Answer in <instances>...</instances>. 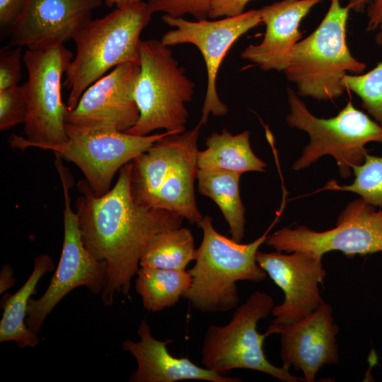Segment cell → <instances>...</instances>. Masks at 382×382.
Returning a JSON list of instances; mask_svg holds the SVG:
<instances>
[{"label": "cell", "mask_w": 382, "mask_h": 382, "mask_svg": "<svg viewBox=\"0 0 382 382\" xmlns=\"http://www.w3.org/2000/svg\"><path fill=\"white\" fill-rule=\"evenodd\" d=\"M201 126L198 123L187 132L168 134L131 161V193L136 203L149 207L187 145L199 135Z\"/></svg>", "instance_id": "d6986e66"}, {"label": "cell", "mask_w": 382, "mask_h": 382, "mask_svg": "<svg viewBox=\"0 0 382 382\" xmlns=\"http://www.w3.org/2000/svg\"><path fill=\"white\" fill-rule=\"evenodd\" d=\"M131 162L120 170L115 185L104 195H94L86 180L77 187L76 201L82 240L91 254L106 262L108 273L101 294L103 304L112 306L119 294L128 296L132 278L151 238L181 227L183 218L168 210L136 203L130 187Z\"/></svg>", "instance_id": "6da1fadb"}, {"label": "cell", "mask_w": 382, "mask_h": 382, "mask_svg": "<svg viewBox=\"0 0 382 382\" xmlns=\"http://www.w3.org/2000/svg\"><path fill=\"white\" fill-rule=\"evenodd\" d=\"M135 279V289L141 297L144 308L158 312L175 306L190 287L192 277L189 271L140 267Z\"/></svg>", "instance_id": "cb8c5ba5"}, {"label": "cell", "mask_w": 382, "mask_h": 382, "mask_svg": "<svg viewBox=\"0 0 382 382\" xmlns=\"http://www.w3.org/2000/svg\"><path fill=\"white\" fill-rule=\"evenodd\" d=\"M251 1L253 0H213L208 18L216 19L241 14Z\"/></svg>", "instance_id": "4dcf8cb0"}, {"label": "cell", "mask_w": 382, "mask_h": 382, "mask_svg": "<svg viewBox=\"0 0 382 382\" xmlns=\"http://www.w3.org/2000/svg\"><path fill=\"white\" fill-rule=\"evenodd\" d=\"M323 1L283 0L259 8L266 27L263 40L245 47L241 57L263 71H283L292 48L302 37V19Z\"/></svg>", "instance_id": "ac0fdd59"}, {"label": "cell", "mask_w": 382, "mask_h": 382, "mask_svg": "<svg viewBox=\"0 0 382 382\" xmlns=\"http://www.w3.org/2000/svg\"><path fill=\"white\" fill-rule=\"evenodd\" d=\"M339 327L334 322L332 308L324 303L298 321L272 323L265 334L280 335V358L282 366L301 370L304 381L313 382L324 365L339 361L336 336Z\"/></svg>", "instance_id": "5bb4252c"}, {"label": "cell", "mask_w": 382, "mask_h": 382, "mask_svg": "<svg viewBox=\"0 0 382 382\" xmlns=\"http://www.w3.org/2000/svg\"><path fill=\"white\" fill-rule=\"evenodd\" d=\"M322 257L305 251H257L256 262L284 294L283 302L271 311L272 323L298 321L325 303L319 289L326 275Z\"/></svg>", "instance_id": "4fadbf2b"}, {"label": "cell", "mask_w": 382, "mask_h": 382, "mask_svg": "<svg viewBox=\"0 0 382 382\" xmlns=\"http://www.w3.org/2000/svg\"><path fill=\"white\" fill-rule=\"evenodd\" d=\"M14 284L13 272L8 265H4L0 273V294L11 289Z\"/></svg>", "instance_id": "836d02e7"}, {"label": "cell", "mask_w": 382, "mask_h": 382, "mask_svg": "<svg viewBox=\"0 0 382 382\" xmlns=\"http://www.w3.org/2000/svg\"><path fill=\"white\" fill-rule=\"evenodd\" d=\"M174 131L139 136L110 127L66 123L67 140L50 150L77 166L94 195L100 197L111 189L118 170Z\"/></svg>", "instance_id": "30bf717a"}, {"label": "cell", "mask_w": 382, "mask_h": 382, "mask_svg": "<svg viewBox=\"0 0 382 382\" xmlns=\"http://www.w3.org/2000/svg\"><path fill=\"white\" fill-rule=\"evenodd\" d=\"M206 146V149L197 153L199 169L241 174L265 170L266 163L251 149L248 131L233 134L224 128L221 133H212L207 139Z\"/></svg>", "instance_id": "7402d4cb"}, {"label": "cell", "mask_w": 382, "mask_h": 382, "mask_svg": "<svg viewBox=\"0 0 382 382\" xmlns=\"http://www.w3.org/2000/svg\"><path fill=\"white\" fill-rule=\"evenodd\" d=\"M101 0H25L9 28L10 47L45 48L74 40Z\"/></svg>", "instance_id": "2e32d148"}, {"label": "cell", "mask_w": 382, "mask_h": 382, "mask_svg": "<svg viewBox=\"0 0 382 382\" xmlns=\"http://www.w3.org/2000/svg\"><path fill=\"white\" fill-rule=\"evenodd\" d=\"M59 173L64 199V239L59 262L44 294L30 299L27 308V327L38 334L47 316L71 291L86 287L93 294H101L106 282V262L95 258L86 248L79 228V216L71 207L72 175L60 157L54 162Z\"/></svg>", "instance_id": "9c48e42d"}, {"label": "cell", "mask_w": 382, "mask_h": 382, "mask_svg": "<svg viewBox=\"0 0 382 382\" xmlns=\"http://www.w3.org/2000/svg\"><path fill=\"white\" fill-rule=\"evenodd\" d=\"M376 42L382 46V31L376 34ZM361 100V106L382 126V61L361 75L346 74L341 81Z\"/></svg>", "instance_id": "4316f807"}, {"label": "cell", "mask_w": 382, "mask_h": 382, "mask_svg": "<svg viewBox=\"0 0 382 382\" xmlns=\"http://www.w3.org/2000/svg\"><path fill=\"white\" fill-rule=\"evenodd\" d=\"M354 179L349 185H340L335 180L328 181L318 192L333 190L354 192L367 203L382 207V156L366 154L364 161L352 169Z\"/></svg>", "instance_id": "484cf974"}, {"label": "cell", "mask_w": 382, "mask_h": 382, "mask_svg": "<svg viewBox=\"0 0 382 382\" xmlns=\"http://www.w3.org/2000/svg\"><path fill=\"white\" fill-rule=\"evenodd\" d=\"M139 59L134 89L139 117L126 132L145 136L159 129L185 132L188 117L185 105L192 99L195 83L161 40H141Z\"/></svg>", "instance_id": "5b68a950"}, {"label": "cell", "mask_w": 382, "mask_h": 382, "mask_svg": "<svg viewBox=\"0 0 382 382\" xmlns=\"http://www.w3.org/2000/svg\"><path fill=\"white\" fill-rule=\"evenodd\" d=\"M198 138L195 137L187 145L149 204L150 207L168 210L197 225L203 218L194 189L199 169Z\"/></svg>", "instance_id": "ffe728a7"}, {"label": "cell", "mask_w": 382, "mask_h": 382, "mask_svg": "<svg viewBox=\"0 0 382 382\" xmlns=\"http://www.w3.org/2000/svg\"><path fill=\"white\" fill-rule=\"evenodd\" d=\"M284 205L282 204L273 222L258 238L249 243L236 242L219 233L210 216H204L197 225L203 232L196 249L195 264L189 270L192 277L190 287L183 294L191 306L202 313L228 312L238 306L236 282H261L267 274L257 264L256 253L277 223Z\"/></svg>", "instance_id": "7a4b0ae2"}, {"label": "cell", "mask_w": 382, "mask_h": 382, "mask_svg": "<svg viewBox=\"0 0 382 382\" xmlns=\"http://www.w3.org/2000/svg\"><path fill=\"white\" fill-rule=\"evenodd\" d=\"M25 0H0V25L1 28L11 27L18 16Z\"/></svg>", "instance_id": "1f68e13d"}, {"label": "cell", "mask_w": 382, "mask_h": 382, "mask_svg": "<svg viewBox=\"0 0 382 382\" xmlns=\"http://www.w3.org/2000/svg\"><path fill=\"white\" fill-rule=\"evenodd\" d=\"M138 342L126 339L121 349L136 359L137 368L130 376V382H175L183 380H202L211 382H241L238 377L228 376L196 365L187 357L178 358L170 354L169 339L161 341L154 337L146 318L137 329Z\"/></svg>", "instance_id": "e0dca14e"}, {"label": "cell", "mask_w": 382, "mask_h": 382, "mask_svg": "<svg viewBox=\"0 0 382 382\" xmlns=\"http://www.w3.org/2000/svg\"><path fill=\"white\" fill-rule=\"evenodd\" d=\"M213 0H147L146 4L154 14L162 12L174 18L191 15L197 21L209 16Z\"/></svg>", "instance_id": "f1b7e54d"}, {"label": "cell", "mask_w": 382, "mask_h": 382, "mask_svg": "<svg viewBox=\"0 0 382 382\" xmlns=\"http://www.w3.org/2000/svg\"><path fill=\"white\" fill-rule=\"evenodd\" d=\"M371 0H349L347 6L356 12H363L367 8Z\"/></svg>", "instance_id": "e575fe53"}, {"label": "cell", "mask_w": 382, "mask_h": 382, "mask_svg": "<svg viewBox=\"0 0 382 382\" xmlns=\"http://www.w3.org/2000/svg\"><path fill=\"white\" fill-rule=\"evenodd\" d=\"M141 0H104L105 4L108 7H112L114 6L116 8L122 7L127 5L135 4L141 1Z\"/></svg>", "instance_id": "d590c367"}, {"label": "cell", "mask_w": 382, "mask_h": 382, "mask_svg": "<svg viewBox=\"0 0 382 382\" xmlns=\"http://www.w3.org/2000/svg\"><path fill=\"white\" fill-rule=\"evenodd\" d=\"M379 29L381 31H382V24L381 25V26L379 27Z\"/></svg>", "instance_id": "8d00e7d4"}, {"label": "cell", "mask_w": 382, "mask_h": 382, "mask_svg": "<svg viewBox=\"0 0 382 382\" xmlns=\"http://www.w3.org/2000/svg\"><path fill=\"white\" fill-rule=\"evenodd\" d=\"M376 208L359 197L348 203L332 229L284 227L268 235L265 243L278 252L305 251L320 257L332 250L349 257L381 252L382 207Z\"/></svg>", "instance_id": "8fae6325"}, {"label": "cell", "mask_w": 382, "mask_h": 382, "mask_svg": "<svg viewBox=\"0 0 382 382\" xmlns=\"http://www.w3.org/2000/svg\"><path fill=\"white\" fill-rule=\"evenodd\" d=\"M152 14L146 2L141 1L91 19L78 33L74 38L76 54L65 73L69 111L85 90L110 69L128 62L139 64L140 35Z\"/></svg>", "instance_id": "3957f363"}, {"label": "cell", "mask_w": 382, "mask_h": 382, "mask_svg": "<svg viewBox=\"0 0 382 382\" xmlns=\"http://www.w3.org/2000/svg\"><path fill=\"white\" fill-rule=\"evenodd\" d=\"M349 10L340 0H330L318 28L292 48L283 72L296 85L299 96L318 100L337 98L345 90L341 81L346 72L361 74L366 69L347 44Z\"/></svg>", "instance_id": "277c9868"}, {"label": "cell", "mask_w": 382, "mask_h": 382, "mask_svg": "<svg viewBox=\"0 0 382 382\" xmlns=\"http://www.w3.org/2000/svg\"><path fill=\"white\" fill-rule=\"evenodd\" d=\"M163 21L175 29L164 33L161 41L166 46L190 43L203 56L207 70V90L199 122L205 125L210 114L224 116L228 107L219 98L216 78L221 62L233 44L249 30L262 23L260 10L252 9L241 14L219 20L190 21L183 17L167 14Z\"/></svg>", "instance_id": "7c38bea8"}, {"label": "cell", "mask_w": 382, "mask_h": 382, "mask_svg": "<svg viewBox=\"0 0 382 382\" xmlns=\"http://www.w3.org/2000/svg\"><path fill=\"white\" fill-rule=\"evenodd\" d=\"M73 57L64 44L26 50L23 56L28 71V80L23 84L28 106L25 137L12 135L8 139L11 147L50 150L67 140L68 109L62 101V79Z\"/></svg>", "instance_id": "52a82bcc"}, {"label": "cell", "mask_w": 382, "mask_h": 382, "mask_svg": "<svg viewBox=\"0 0 382 382\" xmlns=\"http://www.w3.org/2000/svg\"><path fill=\"white\" fill-rule=\"evenodd\" d=\"M366 8L368 16L366 30H374L382 24V0H371Z\"/></svg>", "instance_id": "d6a6232c"}, {"label": "cell", "mask_w": 382, "mask_h": 382, "mask_svg": "<svg viewBox=\"0 0 382 382\" xmlns=\"http://www.w3.org/2000/svg\"><path fill=\"white\" fill-rule=\"evenodd\" d=\"M21 47H4L0 50V91L18 86L21 79Z\"/></svg>", "instance_id": "f546056e"}, {"label": "cell", "mask_w": 382, "mask_h": 382, "mask_svg": "<svg viewBox=\"0 0 382 382\" xmlns=\"http://www.w3.org/2000/svg\"><path fill=\"white\" fill-rule=\"evenodd\" d=\"M274 306L270 294L255 291L236 308L228 323L209 325L201 347L204 367L221 374L235 369H246L267 374L281 381H304L292 375L289 369L273 365L265 354L263 343L267 336L257 332V325Z\"/></svg>", "instance_id": "ba28073f"}, {"label": "cell", "mask_w": 382, "mask_h": 382, "mask_svg": "<svg viewBox=\"0 0 382 382\" xmlns=\"http://www.w3.org/2000/svg\"><path fill=\"white\" fill-rule=\"evenodd\" d=\"M139 71L140 65L134 62L115 66L85 90L76 107L67 111L66 123L126 132L139 117L134 98Z\"/></svg>", "instance_id": "9a60e30c"}, {"label": "cell", "mask_w": 382, "mask_h": 382, "mask_svg": "<svg viewBox=\"0 0 382 382\" xmlns=\"http://www.w3.org/2000/svg\"><path fill=\"white\" fill-rule=\"evenodd\" d=\"M55 269L52 257L39 255L34 260L33 270L24 284L13 295L2 299L0 321V342H15L18 347H34L40 343L38 335L26 325L27 308L31 296L42 276Z\"/></svg>", "instance_id": "44dd1931"}, {"label": "cell", "mask_w": 382, "mask_h": 382, "mask_svg": "<svg viewBox=\"0 0 382 382\" xmlns=\"http://www.w3.org/2000/svg\"><path fill=\"white\" fill-rule=\"evenodd\" d=\"M286 90L290 108L286 122L291 127L303 130L309 136V143L293 163V170L306 168L329 155L335 159L340 175L346 178L354 167L364 161L368 153L366 144L382 142V126L354 108L352 101H348L336 116L318 118L291 88Z\"/></svg>", "instance_id": "8992f818"}, {"label": "cell", "mask_w": 382, "mask_h": 382, "mask_svg": "<svg viewBox=\"0 0 382 382\" xmlns=\"http://www.w3.org/2000/svg\"><path fill=\"white\" fill-rule=\"evenodd\" d=\"M27 112V100L23 85L0 91L1 131L24 123Z\"/></svg>", "instance_id": "83f0119b"}, {"label": "cell", "mask_w": 382, "mask_h": 382, "mask_svg": "<svg viewBox=\"0 0 382 382\" xmlns=\"http://www.w3.org/2000/svg\"><path fill=\"white\" fill-rule=\"evenodd\" d=\"M196 256L193 236L186 228L165 230L154 235L140 260V267L185 270Z\"/></svg>", "instance_id": "d4e9b609"}, {"label": "cell", "mask_w": 382, "mask_h": 382, "mask_svg": "<svg viewBox=\"0 0 382 382\" xmlns=\"http://www.w3.org/2000/svg\"><path fill=\"white\" fill-rule=\"evenodd\" d=\"M242 174L226 170L198 169V191L212 199L228 224L231 238L242 242L245 233V208L239 191Z\"/></svg>", "instance_id": "603a6c76"}]
</instances>
